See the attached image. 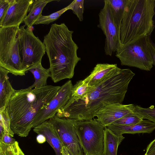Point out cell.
<instances>
[{"label":"cell","mask_w":155,"mask_h":155,"mask_svg":"<svg viewBox=\"0 0 155 155\" xmlns=\"http://www.w3.org/2000/svg\"><path fill=\"white\" fill-rule=\"evenodd\" d=\"M135 75L129 69L118 67L97 84L90 87L82 97L76 100L70 98L55 116L77 120L93 119L103 107L111 103L122 104L128 85Z\"/></svg>","instance_id":"obj_1"},{"label":"cell","mask_w":155,"mask_h":155,"mask_svg":"<svg viewBox=\"0 0 155 155\" xmlns=\"http://www.w3.org/2000/svg\"><path fill=\"white\" fill-rule=\"evenodd\" d=\"M60 87L47 85L15 90L6 108L14 134L21 137L28 135L35 117L56 95Z\"/></svg>","instance_id":"obj_2"},{"label":"cell","mask_w":155,"mask_h":155,"mask_svg":"<svg viewBox=\"0 0 155 155\" xmlns=\"http://www.w3.org/2000/svg\"><path fill=\"white\" fill-rule=\"evenodd\" d=\"M74 31L64 23L52 24L45 36L43 43L49 60L50 77L54 83L73 78L75 68L81 60L78 47L73 41Z\"/></svg>","instance_id":"obj_3"},{"label":"cell","mask_w":155,"mask_h":155,"mask_svg":"<svg viewBox=\"0 0 155 155\" xmlns=\"http://www.w3.org/2000/svg\"><path fill=\"white\" fill-rule=\"evenodd\" d=\"M154 0H127L120 27L123 45L143 36H150L154 28Z\"/></svg>","instance_id":"obj_4"},{"label":"cell","mask_w":155,"mask_h":155,"mask_svg":"<svg viewBox=\"0 0 155 155\" xmlns=\"http://www.w3.org/2000/svg\"><path fill=\"white\" fill-rule=\"evenodd\" d=\"M19 27H0V66L15 76L25 75L27 72L19 54Z\"/></svg>","instance_id":"obj_5"},{"label":"cell","mask_w":155,"mask_h":155,"mask_svg":"<svg viewBox=\"0 0 155 155\" xmlns=\"http://www.w3.org/2000/svg\"><path fill=\"white\" fill-rule=\"evenodd\" d=\"M150 36L140 37L123 45L115 54L121 64L147 71L151 70L153 64Z\"/></svg>","instance_id":"obj_6"},{"label":"cell","mask_w":155,"mask_h":155,"mask_svg":"<svg viewBox=\"0 0 155 155\" xmlns=\"http://www.w3.org/2000/svg\"><path fill=\"white\" fill-rule=\"evenodd\" d=\"M75 127L84 155H103L104 127L95 119L77 120Z\"/></svg>","instance_id":"obj_7"},{"label":"cell","mask_w":155,"mask_h":155,"mask_svg":"<svg viewBox=\"0 0 155 155\" xmlns=\"http://www.w3.org/2000/svg\"><path fill=\"white\" fill-rule=\"evenodd\" d=\"M25 26L19 27L18 47L22 65L27 72L30 67L41 62L45 47L43 42L35 35L32 30L25 28Z\"/></svg>","instance_id":"obj_8"},{"label":"cell","mask_w":155,"mask_h":155,"mask_svg":"<svg viewBox=\"0 0 155 155\" xmlns=\"http://www.w3.org/2000/svg\"><path fill=\"white\" fill-rule=\"evenodd\" d=\"M104 2V6L99 14L97 27L101 29L105 37V53L112 56L123 45L120 38V27L115 21L108 0H105Z\"/></svg>","instance_id":"obj_9"},{"label":"cell","mask_w":155,"mask_h":155,"mask_svg":"<svg viewBox=\"0 0 155 155\" xmlns=\"http://www.w3.org/2000/svg\"><path fill=\"white\" fill-rule=\"evenodd\" d=\"M52 124L71 155H84L75 127V119L55 116L48 120Z\"/></svg>","instance_id":"obj_10"},{"label":"cell","mask_w":155,"mask_h":155,"mask_svg":"<svg viewBox=\"0 0 155 155\" xmlns=\"http://www.w3.org/2000/svg\"><path fill=\"white\" fill-rule=\"evenodd\" d=\"M73 86L71 81L69 80L60 87L56 95L38 114L32 124V128L56 115L70 99Z\"/></svg>","instance_id":"obj_11"},{"label":"cell","mask_w":155,"mask_h":155,"mask_svg":"<svg viewBox=\"0 0 155 155\" xmlns=\"http://www.w3.org/2000/svg\"><path fill=\"white\" fill-rule=\"evenodd\" d=\"M33 0H13L2 19L0 27L19 26L30 11Z\"/></svg>","instance_id":"obj_12"},{"label":"cell","mask_w":155,"mask_h":155,"mask_svg":"<svg viewBox=\"0 0 155 155\" xmlns=\"http://www.w3.org/2000/svg\"><path fill=\"white\" fill-rule=\"evenodd\" d=\"M135 105L118 103L108 104L100 109L95 114L96 120L104 127L133 112Z\"/></svg>","instance_id":"obj_13"},{"label":"cell","mask_w":155,"mask_h":155,"mask_svg":"<svg viewBox=\"0 0 155 155\" xmlns=\"http://www.w3.org/2000/svg\"><path fill=\"white\" fill-rule=\"evenodd\" d=\"M33 130L38 134H42L45 137L46 141L54 150L56 155H63L62 148L64 145L48 120L34 127Z\"/></svg>","instance_id":"obj_14"},{"label":"cell","mask_w":155,"mask_h":155,"mask_svg":"<svg viewBox=\"0 0 155 155\" xmlns=\"http://www.w3.org/2000/svg\"><path fill=\"white\" fill-rule=\"evenodd\" d=\"M115 134L151 133L155 129V123L149 120L142 119L139 123L130 125L110 124L107 127Z\"/></svg>","instance_id":"obj_15"},{"label":"cell","mask_w":155,"mask_h":155,"mask_svg":"<svg viewBox=\"0 0 155 155\" xmlns=\"http://www.w3.org/2000/svg\"><path fill=\"white\" fill-rule=\"evenodd\" d=\"M118 67L116 64H97L90 74L84 80L89 86H93L112 73Z\"/></svg>","instance_id":"obj_16"},{"label":"cell","mask_w":155,"mask_h":155,"mask_svg":"<svg viewBox=\"0 0 155 155\" xmlns=\"http://www.w3.org/2000/svg\"><path fill=\"white\" fill-rule=\"evenodd\" d=\"M9 71L0 66V110H5L10 99L14 92L8 76Z\"/></svg>","instance_id":"obj_17"},{"label":"cell","mask_w":155,"mask_h":155,"mask_svg":"<svg viewBox=\"0 0 155 155\" xmlns=\"http://www.w3.org/2000/svg\"><path fill=\"white\" fill-rule=\"evenodd\" d=\"M124 138L123 135H117L105 127L103 155H117L118 147Z\"/></svg>","instance_id":"obj_18"},{"label":"cell","mask_w":155,"mask_h":155,"mask_svg":"<svg viewBox=\"0 0 155 155\" xmlns=\"http://www.w3.org/2000/svg\"><path fill=\"white\" fill-rule=\"evenodd\" d=\"M28 71L32 74L35 79L34 83L29 88H40L47 85V80L50 77L49 68H44L40 62L30 67L27 70Z\"/></svg>","instance_id":"obj_19"},{"label":"cell","mask_w":155,"mask_h":155,"mask_svg":"<svg viewBox=\"0 0 155 155\" xmlns=\"http://www.w3.org/2000/svg\"><path fill=\"white\" fill-rule=\"evenodd\" d=\"M54 1L55 0H34L29 13L24 20L25 25L29 28L32 27L39 18L42 15V12L44 7L48 3Z\"/></svg>","instance_id":"obj_20"},{"label":"cell","mask_w":155,"mask_h":155,"mask_svg":"<svg viewBox=\"0 0 155 155\" xmlns=\"http://www.w3.org/2000/svg\"><path fill=\"white\" fill-rule=\"evenodd\" d=\"M114 18L117 25L121 27L125 5L127 0H108Z\"/></svg>","instance_id":"obj_21"},{"label":"cell","mask_w":155,"mask_h":155,"mask_svg":"<svg viewBox=\"0 0 155 155\" xmlns=\"http://www.w3.org/2000/svg\"><path fill=\"white\" fill-rule=\"evenodd\" d=\"M0 139L5 134H8L12 137L14 134L10 128V122L6 109L0 110Z\"/></svg>","instance_id":"obj_22"},{"label":"cell","mask_w":155,"mask_h":155,"mask_svg":"<svg viewBox=\"0 0 155 155\" xmlns=\"http://www.w3.org/2000/svg\"><path fill=\"white\" fill-rule=\"evenodd\" d=\"M133 111L137 114L142 119L149 120L155 123V107L151 105L148 108L140 106H135Z\"/></svg>","instance_id":"obj_23"},{"label":"cell","mask_w":155,"mask_h":155,"mask_svg":"<svg viewBox=\"0 0 155 155\" xmlns=\"http://www.w3.org/2000/svg\"><path fill=\"white\" fill-rule=\"evenodd\" d=\"M90 87L84 80L79 81L73 86L70 98L76 100L81 98L87 93Z\"/></svg>","instance_id":"obj_24"},{"label":"cell","mask_w":155,"mask_h":155,"mask_svg":"<svg viewBox=\"0 0 155 155\" xmlns=\"http://www.w3.org/2000/svg\"><path fill=\"white\" fill-rule=\"evenodd\" d=\"M68 10H70L69 5L49 15L44 16L41 15L36 21L34 25L49 24L58 19L63 13Z\"/></svg>","instance_id":"obj_25"},{"label":"cell","mask_w":155,"mask_h":155,"mask_svg":"<svg viewBox=\"0 0 155 155\" xmlns=\"http://www.w3.org/2000/svg\"><path fill=\"white\" fill-rule=\"evenodd\" d=\"M137 114L134 111L119 119L112 124L121 125H130L137 124L142 120Z\"/></svg>","instance_id":"obj_26"},{"label":"cell","mask_w":155,"mask_h":155,"mask_svg":"<svg viewBox=\"0 0 155 155\" xmlns=\"http://www.w3.org/2000/svg\"><path fill=\"white\" fill-rule=\"evenodd\" d=\"M84 0H74L69 4L71 10L80 21H82L84 19Z\"/></svg>","instance_id":"obj_27"},{"label":"cell","mask_w":155,"mask_h":155,"mask_svg":"<svg viewBox=\"0 0 155 155\" xmlns=\"http://www.w3.org/2000/svg\"><path fill=\"white\" fill-rule=\"evenodd\" d=\"M0 155H16L13 144H7L0 141Z\"/></svg>","instance_id":"obj_28"},{"label":"cell","mask_w":155,"mask_h":155,"mask_svg":"<svg viewBox=\"0 0 155 155\" xmlns=\"http://www.w3.org/2000/svg\"><path fill=\"white\" fill-rule=\"evenodd\" d=\"M13 0H0V21L4 17Z\"/></svg>","instance_id":"obj_29"},{"label":"cell","mask_w":155,"mask_h":155,"mask_svg":"<svg viewBox=\"0 0 155 155\" xmlns=\"http://www.w3.org/2000/svg\"><path fill=\"white\" fill-rule=\"evenodd\" d=\"M0 141L8 144H13L16 141L14 138L8 134H4L2 138L0 139Z\"/></svg>","instance_id":"obj_30"},{"label":"cell","mask_w":155,"mask_h":155,"mask_svg":"<svg viewBox=\"0 0 155 155\" xmlns=\"http://www.w3.org/2000/svg\"><path fill=\"white\" fill-rule=\"evenodd\" d=\"M144 155H155V138L147 146Z\"/></svg>","instance_id":"obj_31"},{"label":"cell","mask_w":155,"mask_h":155,"mask_svg":"<svg viewBox=\"0 0 155 155\" xmlns=\"http://www.w3.org/2000/svg\"><path fill=\"white\" fill-rule=\"evenodd\" d=\"M13 145L16 155H25L20 148L17 141H16Z\"/></svg>","instance_id":"obj_32"},{"label":"cell","mask_w":155,"mask_h":155,"mask_svg":"<svg viewBox=\"0 0 155 155\" xmlns=\"http://www.w3.org/2000/svg\"><path fill=\"white\" fill-rule=\"evenodd\" d=\"M150 46L152 56L153 64L155 67V44L151 40L150 41Z\"/></svg>","instance_id":"obj_33"},{"label":"cell","mask_w":155,"mask_h":155,"mask_svg":"<svg viewBox=\"0 0 155 155\" xmlns=\"http://www.w3.org/2000/svg\"><path fill=\"white\" fill-rule=\"evenodd\" d=\"M36 139L37 142L40 144L43 143L46 141L45 137L42 134H38Z\"/></svg>","instance_id":"obj_34"},{"label":"cell","mask_w":155,"mask_h":155,"mask_svg":"<svg viewBox=\"0 0 155 155\" xmlns=\"http://www.w3.org/2000/svg\"><path fill=\"white\" fill-rule=\"evenodd\" d=\"M62 153L63 155H71L67 148L64 146L62 148Z\"/></svg>","instance_id":"obj_35"}]
</instances>
